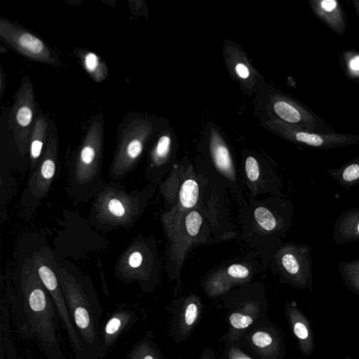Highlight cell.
I'll return each mask as SVG.
<instances>
[{"mask_svg":"<svg viewBox=\"0 0 359 359\" xmlns=\"http://www.w3.org/2000/svg\"><path fill=\"white\" fill-rule=\"evenodd\" d=\"M241 359H247V358H241Z\"/></svg>","mask_w":359,"mask_h":359,"instance_id":"cell-30","label":"cell"},{"mask_svg":"<svg viewBox=\"0 0 359 359\" xmlns=\"http://www.w3.org/2000/svg\"><path fill=\"white\" fill-rule=\"evenodd\" d=\"M154 188L152 184L144 190L132 193L116 186L104 188L94 203L96 222L107 228L130 226L142 215Z\"/></svg>","mask_w":359,"mask_h":359,"instance_id":"cell-2","label":"cell"},{"mask_svg":"<svg viewBox=\"0 0 359 359\" xmlns=\"http://www.w3.org/2000/svg\"><path fill=\"white\" fill-rule=\"evenodd\" d=\"M170 142L172 141L168 136H163L160 138L154 150L152 168H156L164 164L165 160L170 152Z\"/></svg>","mask_w":359,"mask_h":359,"instance_id":"cell-12","label":"cell"},{"mask_svg":"<svg viewBox=\"0 0 359 359\" xmlns=\"http://www.w3.org/2000/svg\"><path fill=\"white\" fill-rule=\"evenodd\" d=\"M198 316V306L194 303H191L188 306L186 311V322L188 326L192 325Z\"/></svg>","mask_w":359,"mask_h":359,"instance_id":"cell-22","label":"cell"},{"mask_svg":"<svg viewBox=\"0 0 359 359\" xmlns=\"http://www.w3.org/2000/svg\"><path fill=\"white\" fill-rule=\"evenodd\" d=\"M200 208L168 210L162 223L168 241V270L179 273L188 250L195 244L206 243L208 228Z\"/></svg>","mask_w":359,"mask_h":359,"instance_id":"cell-1","label":"cell"},{"mask_svg":"<svg viewBox=\"0 0 359 359\" xmlns=\"http://www.w3.org/2000/svg\"><path fill=\"white\" fill-rule=\"evenodd\" d=\"M328 174L345 190L359 186V158L348 162L338 168L328 170Z\"/></svg>","mask_w":359,"mask_h":359,"instance_id":"cell-8","label":"cell"},{"mask_svg":"<svg viewBox=\"0 0 359 359\" xmlns=\"http://www.w3.org/2000/svg\"><path fill=\"white\" fill-rule=\"evenodd\" d=\"M276 264L288 283L300 289L313 290L312 247L306 244L290 243L280 246L277 250Z\"/></svg>","mask_w":359,"mask_h":359,"instance_id":"cell-3","label":"cell"},{"mask_svg":"<svg viewBox=\"0 0 359 359\" xmlns=\"http://www.w3.org/2000/svg\"><path fill=\"white\" fill-rule=\"evenodd\" d=\"M332 238L338 245L359 241V208L348 209L338 216L334 224Z\"/></svg>","mask_w":359,"mask_h":359,"instance_id":"cell-7","label":"cell"},{"mask_svg":"<svg viewBox=\"0 0 359 359\" xmlns=\"http://www.w3.org/2000/svg\"><path fill=\"white\" fill-rule=\"evenodd\" d=\"M292 330L299 342L300 348L302 354L306 357L312 355L316 348L314 334L309 320L298 308L297 304L292 302L288 310Z\"/></svg>","mask_w":359,"mask_h":359,"instance_id":"cell-6","label":"cell"},{"mask_svg":"<svg viewBox=\"0 0 359 359\" xmlns=\"http://www.w3.org/2000/svg\"><path fill=\"white\" fill-rule=\"evenodd\" d=\"M212 154L216 168L223 177H226L232 184L236 182L232 160L228 148L221 142H215L212 146Z\"/></svg>","mask_w":359,"mask_h":359,"instance_id":"cell-9","label":"cell"},{"mask_svg":"<svg viewBox=\"0 0 359 359\" xmlns=\"http://www.w3.org/2000/svg\"><path fill=\"white\" fill-rule=\"evenodd\" d=\"M250 271L248 266L242 264H233L226 269V274L233 280H245L250 276Z\"/></svg>","mask_w":359,"mask_h":359,"instance_id":"cell-15","label":"cell"},{"mask_svg":"<svg viewBox=\"0 0 359 359\" xmlns=\"http://www.w3.org/2000/svg\"><path fill=\"white\" fill-rule=\"evenodd\" d=\"M144 359H154L153 358L152 356H146V358Z\"/></svg>","mask_w":359,"mask_h":359,"instance_id":"cell-29","label":"cell"},{"mask_svg":"<svg viewBox=\"0 0 359 359\" xmlns=\"http://www.w3.org/2000/svg\"><path fill=\"white\" fill-rule=\"evenodd\" d=\"M350 66L353 70H359V56H357L352 59L351 62H350Z\"/></svg>","mask_w":359,"mask_h":359,"instance_id":"cell-27","label":"cell"},{"mask_svg":"<svg viewBox=\"0 0 359 359\" xmlns=\"http://www.w3.org/2000/svg\"><path fill=\"white\" fill-rule=\"evenodd\" d=\"M155 261L150 246L140 240L130 246L121 256L116 270L124 276L140 278L154 269Z\"/></svg>","mask_w":359,"mask_h":359,"instance_id":"cell-5","label":"cell"},{"mask_svg":"<svg viewBox=\"0 0 359 359\" xmlns=\"http://www.w3.org/2000/svg\"><path fill=\"white\" fill-rule=\"evenodd\" d=\"M344 359H353V358H352V357L350 356V355L346 354V356H345Z\"/></svg>","mask_w":359,"mask_h":359,"instance_id":"cell-28","label":"cell"},{"mask_svg":"<svg viewBox=\"0 0 359 359\" xmlns=\"http://www.w3.org/2000/svg\"><path fill=\"white\" fill-rule=\"evenodd\" d=\"M338 268L345 285L353 294L359 296V260L342 261Z\"/></svg>","mask_w":359,"mask_h":359,"instance_id":"cell-10","label":"cell"},{"mask_svg":"<svg viewBox=\"0 0 359 359\" xmlns=\"http://www.w3.org/2000/svg\"><path fill=\"white\" fill-rule=\"evenodd\" d=\"M274 110L280 118L287 122L297 123L300 121V113L285 101L276 102L274 106Z\"/></svg>","mask_w":359,"mask_h":359,"instance_id":"cell-11","label":"cell"},{"mask_svg":"<svg viewBox=\"0 0 359 359\" xmlns=\"http://www.w3.org/2000/svg\"><path fill=\"white\" fill-rule=\"evenodd\" d=\"M296 138L298 142H303L314 147H320L323 146L324 140L320 136L316 134L299 132L296 134Z\"/></svg>","mask_w":359,"mask_h":359,"instance_id":"cell-16","label":"cell"},{"mask_svg":"<svg viewBox=\"0 0 359 359\" xmlns=\"http://www.w3.org/2000/svg\"><path fill=\"white\" fill-rule=\"evenodd\" d=\"M230 322L235 328L244 329L252 324V318L250 316H245L241 314L235 313L230 316Z\"/></svg>","mask_w":359,"mask_h":359,"instance_id":"cell-17","label":"cell"},{"mask_svg":"<svg viewBox=\"0 0 359 359\" xmlns=\"http://www.w3.org/2000/svg\"><path fill=\"white\" fill-rule=\"evenodd\" d=\"M252 342L256 346H259V348H266V346H270L272 343V338L269 334L266 332H256L254 334L252 338Z\"/></svg>","mask_w":359,"mask_h":359,"instance_id":"cell-19","label":"cell"},{"mask_svg":"<svg viewBox=\"0 0 359 359\" xmlns=\"http://www.w3.org/2000/svg\"><path fill=\"white\" fill-rule=\"evenodd\" d=\"M32 118V112L28 107L20 108L17 114V120L20 126H28L30 124Z\"/></svg>","mask_w":359,"mask_h":359,"instance_id":"cell-20","label":"cell"},{"mask_svg":"<svg viewBox=\"0 0 359 359\" xmlns=\"http://www.w3.org/2000/svg\"><path fill=\"white\" fill-rule=\"evenodd\" d=\"M19 44L24 50H28L33 54H41L44 48L42 42L29 33H25L20 36L19 38Z\"/></svg>","mask_w":359,"mask_h":359,"instance_id":"cell-13","label":"cell"},{"mask_svg":"<svg viewBox=\"0 0 359 359\" xmlns=\"http://www.w3.org/2000/svg\"><path fill=\"white\" fill-rule=\"evenodd\" d=\"M43 142L39 140L32 141L30 148L31 158L32 160V166L36 168V161L40 158L42 151Z\"/></svg>","mask_w":359,"mask_h":359,"instance_id":"cell-21","label":"cell"},{"mask_svg":"<svg viewBox=\"0 0 359 359\" xmlns=\"http://www.w3.org/2000/svg\"><path fill=\"white\" fill-rule=\"evenodd\" d=\"M245 172L249 182L255 184L260 178V168L257 160L254 156H248L245 162Z\"/></svg>","mask_w":359,"mask_h":359,"instance_id":"cell-14","label":"cell"},{"mask_svg":"<svg viewBox=\"0 0 359 359\" xmlns=\"http://www.w3.org/2000/svg\"><path fill=\"white\" fill-rule=\"evenodd\" d=\"M237 76L241 78L242 79H247L250 76V72L247 66L243 64H238L235 68Z\"/></svg>","mask_w":359,"mask_h":359,"instance_id":"cell-25","label":"cell"},{"mask_svg":"<svg viewBox=\"0 0 359 359\" xmlns=\"http://www.w3.org/2000/svg\"><path fill=\"white\" fill-rule=\"evenodd\" d=\"M121 320L118 318H113L108 322L106 326V331L108 334H112L118 332L121 326Z\"/></svg>","mask_w":359,"mask_h":359,"instance_id":"cell-24","label":"cell"},{"mask_svg":"<svg viewBox=\"0 0 359 359\" xmlns=\"http://www.w3.org/2000/svg\"><path fill=\"white\" fill-rule=\"evenodd\" d=\"M200 176L186 169H174L160 186L168 210H190L200 208L201 200Z\"/></svg>","mask_w":359,"mask_h":359,"instance_id":"cell-4","label":"cell"},{"mask_svg":"<svg viewBox=\"0 0 359 359\" xmlns=\"http://www.w3.org/2000/svg\"><path fill=\"white\" fill-rule=\"evenodd\" d=\"M337 2L334 0H324L322 2V8L328 12L334 11L337 8Z\"/></svg>","mask_w":359,"mask_h":359,"instance_id":"cell-26","label":"cell"},{"mask_svg":"<svg viewBox=\"0 0 359 359\" xmlns=\"http://www.w3.org/2000/svg\"><path fill=\"white\" fill-rule=\"evenodd\" d=\"M74 318L76 325L81 329L86 328L90 325V315L85 308L82 306L76 308L74 312Z\"/></svg>","mask_w":359,"mask_h":359,"instance_id":"cell-18","label":"cell"},{"mask_svg":"<svg viewBox=\"0 0 359 359\" xmlns=\"http://www.w3.org/2000/svg\"><path fill=\"white\" fill-rule=\"evenodd\" d=\"M98 65V58L96 54H88L85 58V66L90 72H94Z\"/></svg>","mask_w":359,"mask_h":359,"instance_id":"cell-23","label":"cell"}]
</instances>
